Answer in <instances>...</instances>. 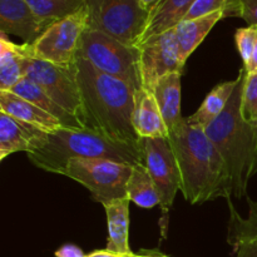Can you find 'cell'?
<instances>
[{"label":"cell","mask_w":257,"mask_h":257,"mask_svg":"<svg viewBox=\"0 0 257 257\" xmlns=\"http://www.w3.org/2000/svg\"><path fill=\"white\" fill-rule=\"evenodd\" d=\"M77 68L87 130L113 142L143 150V140L133 124L135 88L100 72L79 55Z\"/></svg>","instance_id":"cell-1"},{"label":"cell","mask_w":257,"mask_h":257,"mask_svg":"<svg viewBox=\"0 0 257 257\" xmlns=\"http://www.w3.org/2000/svg\"><path fill=\"white\" fill-rule=\"evenodd\" d=\"M181 177V192L191 205L232 196L227 166L202 128L186 118L168 135Z\"/></svg>","instance_id":"cell-2"},{"label":"cell","mask_w":257,"mask_h":257,"mask_svg":"<svg viewBox=\"0 0 257 257\" xmlns=\"http://www.w3.org/2000/svg\"><path fill=\"white\" fill-rule=\"evenodd\" d=\"M35 167L62 175L72 160H109L136 166L145 165L143 150L113 142L89 130H63L48 135L43 147L27 153Z\"/></svg>","instance_id":"cell-3"},{"label":"cell","mask_w":257,"mask_h":257,"mask_svg":"<svg viewBox=\"0 0 257 257\" xmlns=\"http://www.w3.org/2000/svg\"><path fill=\"white\" fill-rule=\"evenodd\" d=\"M246 73L245 68H241L237 87L225 110L205 130L227 166L235 197L246 196L248 181L252 178L253 125L246 122L241 114Z\"/></svg>","instance_id":"cell-4"},{"label":"cell","mask_w":257,"mask_h":257,"mask_svg":"<svg viewBox=\"0 0 257 257\" xmlns=\"http://www.w3.org/2000/svg\"><path fill=\"white\" fill-rule=\"evenodd\" d=\"M78 55L100 72L128 83L136 90L142 88L138 48L125 45L99 30L87 28L80 40Z\"/></svg>","instance_id":"cell-5"},{"label":"cell","mask_w":257,"mask_h":257,"mask_svg":"<svg viewBox=\"0 0 257 257\" xmlns=\"http://www.w3.org/2000/svg\"><path fill=\"white\" fill-rule=\"evenodd\" d=\"M88 29L99 30L120 43L138 48L150 13L140 0H84Z\"/></svg>","instance_id":"cell-6"},{"label":"cell","mask_w":257,"mask_h":257,"mask_svg":"<svg viewBox=\"0 0 257 257\" xmlns=\"http://www.w3.org/2000/svg\"><path fill=\"white\" fill-rule=\"evenodd\" d=\"M24 78L37 83L55 103L77 118L87 130L82 93L78 82L77 62L70 65H58L27 54L24 59Z\"/></svg>","instance_id":"cell-7"},{"label":"cell","mask_w":257,"mask_h":257,"mask_svg":"<svg viewBox=\"0 0 257 257\" xmlns=\"http://www.w3.org/2000/svg\"><path fill=\"white\" fill-rule=\"evenodd\" d=\"M133 166L109 160H72L62 176L84 186L92 200L102 205L127 197V182Z\"/></svg>","instance_id":"cell-8"},{"label":"cell","mask_w":257,"mask_h":257,"mask_svg":"<svg viewBox=\"0 0 257 257\" xmlns=\"http://www.w3.org/2000/svg\"><path fill=\"white\" fill-rule=\"evenodd\" d=\"M88 28V10L79 12L53 23L33 44H25L27 54L35 59L58 65L77 62L83 33Z\"/></svg>","instance_id":"cell-9"},{"label":"cell","mask_w":257,"mask_h":257,"mask_svg":"<svg viewBox=\"0 0 257 257\" xmlns=\"http://www.w3.org/2000/svg\"><path fill=\"white\" fill-rule=\"evenodd\" d=\"M145 166L152 177L160 196L162 216L160 220L162 238H166L168 228V215L172 210L176 195L181 190V177L177 162L167 138H145L143 140Z\"/></svg>","instance_id":"cell-10"},{"label":"cell","mask_w":257,"mask_h":257,"mask_svg":"<svg viewBox=\"0 0 257 257\" xmlns=\"http://www.w3.org/2000/svg\"><path fill=\"white\" fill-rule=\"evenodd\" d=\"M142 88L152 92L161 78L171 73L182 74L185 64L181 60L175 29L151 37L138 45Z\"/></svg>","instance_id":"cell-11"},{"label":"cell","mask_w":257,"mask_h":257,"mask_svg":"<svg viewBox=\"0 0 257 257\" xmlns=\"http://www.w3.org/2000/svg\"><path fill=\"white\" fill-rule=\"evenodd\" d=\"M35 15L27 0H0V32L33 44L49 28Z\"/></svg>","instance_id":"cell-12"},{"label":"cell","mask_w":257,"mask_h":257,"mask_svg":"<svg viewBox=\"0 0 257 257\" xmlns=\"http://www.w3.org/2000/svg\"><path fill=\"white\" fill-rule=\"evenodd\" d=\"M48 133L0 112V161L17 152L30 153L43 147Z\"/></svg>","instance_id":"cell-13"},{"label":"cell","mask_w":257,"mask_h":257,"mask_svg":"<svg viewBox=\"0 0 257 257\" xmlns=\"http://www.w3.org/2000/svg\"><path fill=\"white\" fill-rule=\"evenodd\" d=\"M248 215L242 217L228 198L227 242L236 257H257V202L248 200Z\"/></svg>","instance_id":"cell-14"},{"label":"cell","mask_w":257,"mask_h":257,"mask_svg":"<svg viewBox=\"0 0 257 257\" xmlns=\"http://www.w3.org/2000/svg\"><path fill=\"white\" fill-rule=\"evenodd\" d=\"M0 112L7 113L48 135L57 133L64 128L62 123L52 114L10 90H0Z\"/></svg>","instance_id":"cell-15"},{"label":"cell","mask_w":257,"mask_h":257,"mask_svg":"<svg viewBox=\"0 0 257 257\" xmlns=\"http://www.w3.org/2000/svg\"><path fill=\"white\" fill-rule=\"evenodd\" d=\"M133 124L136 132L145 138H168V128L163 120L156 98L145 88L136 90Z\"/></svg>","instance_id":"cell-16"},{"label":"cell","mask_w":257,"mask_h":257,"mask_svg":"<svg viewBox=\"0 0 257 257\" xmlns=\"http://www.w3.org/2000/svg\"><path fill=\"white\" fill-rule=\"evenodd\" d=\"M130 198H120L103 205L107 215V250L117 255L132 253L128 242L130 233Z\"/></svg>","instance_id":"cell-17"},{"label":"cell","mask_w":257,"mask_h":257,"mask_svg":"<svg viewBox=\"0 0 257 257\" xmlns=\"http://www.w3.org/2000/svg\"><path fill=\"white\" fill-rule=\"evenodd\" d=\"M221 19H225V13L216 12L196 19L182 20L175 28L181 60L183 64Z\"/></svg>","instance_id":"cell-18"},{"label":"cell","mask_w":257,"mask_h":257,"mask_svg":"<svg viewBox=\"0 0 257 257\" xmlns=\"http://www.w3.org/2000/svg\"><path fill=\"white\" fill-rule=\"evenodd\" d=\"M195 2L196 0H161L160 4L150 13L147 27L141 37L140 44L151 37L175 29L185 19Z\"/></svg>","instance_id":"cell-19"},{"label":"cell","mask_w":257,"mask_h":257,"mask_svg":"<svg viewBox=\"0 0 257 257\" xmlns=\"http://www.w3.org/2000/svg\"><path fill=\"white\" fill-rule=\"evenodd\" d=\"M181 73H171L158 80L152 93L161 110L168 133L175 130L183 117L181 114Z\"/></svg>","instance_id":"cell-20"},{"label":"cell","mask_w":257,"mask_h":257,"mask_svg":"<svg viewBox=\"0 0 257 257\" xmlns=\"http://www.w3.org/2000/svg\"><path fill=\"white\" fill-rule=\"evenodd\" d=\"M10 92H13L14 94L19 95V97L24 98L28 102L33 103L37 107H39L40 109L45 110L47 113L52 114L53 117L57 118L60 123L63 124V127L65 130H85L82 124H80L79 120L75 117H73L70 113H68L67 110L63 109L58 103H55L37 83H34L33 80L28 79V78H23L14 88H13Z\"/></svg>","instance_id":"cell-21"},{"label":"cell","mask_w":257,"mask_h":257,"mask_svg":"<svg viewBox=\"0 0 257 257\" xmlns=\"http://www.w3.org/2000/svg\"><path fill=\"white\" fill-rule=\"evenodd\" d=\"M25 44H15L0 35V90H12L24 78Z\"/></svg>","instance_id":"cell-22"},{"label":"cell","mask_w":257,"mask_h":257,"mask_svg":"<svg viewBox=\"0 0 257 257\" xmlns=\"http://www.w3.org/2000/svg\"><path fill=\"white\" fill-rule=\"evenodd\" d=\"M237 83L238 78H236L233 80H227V82L216 85L208 93L200 108L192 115L186 118L187 122L191 125L206 130L225 110L231 95L233 94L236 87H237Z\"/></svg>","instance_id":"cell-23"},{"label":"cell","mask_w":257,"mask_h":257,"mask_svg":"<svg viewBox=\"0 0 257 257\" xmlns=\"http://www.w3.org/2000/svg\"><path fill=\"white\" fill-rule=\"evenodd\" d=\"M125 191L131 202L140 207L150 210L160 205L157 188L145 165L133 166Z\"/></svg>","instance_id":"cell-24"},{"label":"cell","mask_w":257,"mask_h":257,"mask_svg":"<svg viewBox=\"0 0 257 257\" xmlns=\"http://www.w3.org/2000/svg\"><path fill=\"white\" fill-rule=\"evenodd\" d=\"M27 3L35 15L48 25L84 8V0H27Z\"/></svg>","instance_id":"cell-25"},{"label":"cell","mask_w":257,"mask_h":257,"mask_svg":"<svg viewBox=\"0 0 257 257\" xmlns=\"http://www.w3.org/2000/svg\"><path fill=\"white\" fill-rule=\"evenodd\" d=\"M241 114L250 124H257V72L246 73L243 82Z\"/></svg>","instance_id":"cell-26"},{"label":"cell","mask_w":257,"mask_h":257,"mask_svg":"<svg viewBox=\"0 0 257 257\" xmlns=\"http://www.w3.org/2000/svg\"><path fill=\"white\" fill-rule=\"evenodd\" d=\"M256 27L238 28L235 33V42L237 47L240 57L243 62V68L247 69L250 67L251 59H252L253 49L256 43Z\"/></svg>","instance_id":"cell-27"},{"label":"cell","mask_w":257,"mask_h":257,"mask_svg":"<svg viewBox=\"0 0 257 257\" xmlns=\"http://www.w3.org/2000/svg\"><path fill=\"white\" fill-rule=\"evenodd\" d=\"M228 17L241 18L248 27L257 25V0H230L225 10V18Z\"/></svg>","instance_id":"cell-28"},{"label":"cell","mask_w":257,"mask_h":257,"mask_svg":"<svg viewBox=\"0 0 257 257\" xmlns=\"http://www.w3.org/2000/svg\"><path fill=\"white\" fill-rule=\"evenodd\" d=\"M228 3L230 0H196L183 20L196 19V18L205 17V15L212 14L216 12L225 13L226 8L228 7Z\"/></svg>","instance_id":"cell-29"},{"label":"cell","mask_w":257,"mask_h":257,"mask_svg":"<svg viewBox=\"0 0 257 257\" xmlns=\"http://www.w3.org/2000/svg\"><path fill=\"white\" fill-rule=\"evenodd\" d=\"M55 257H87V255L78 246L68 243L55 251Z\"/></svg>","instance_id":"cell-30"},{"label":"cell","mask_w":257,"mask_h":257,"mask_svg":"<svg viewBox=\"0 0 257 257\" xmlns=\"http://www.w3.org/2000/svg\"><path fill=\"white\" fill-rule=\"evenodd\" d=\"M120 257H168L158 250H142L138 253H128V255H122Z\"/></svg>","instance_id":"cell-31"},{"label":"cell","mask_w":257,"mask_h":257,"mask_svg":"<svg viewBox=\"0 0 257 257\" xmlns=\"http://www.w3.org/2000/svg\"><path fill=\"white\" fill-rule=\"evenodd\" d=\"M257 173V124L253 125V158H252V177Z\"/></svg>","instance_id":"cell-32"},{"label":"cell","mask_w":257,"mask_h":257,"mask_svg":"<svg viewBox=\"0 0 257 257\" xmlns=\"http://www.w3.org/2000/svg\"><path fill=\"white\" fill-rule=\"evenodd\" d=\"M256 27V32H257V25ZM246 72L251 73V72H257V34H256V43H255V49H253V54H252V59H251L250 67L246 69Z\"/></svg>","instance_id":"cell-33"},{"label":"cell","mask_w":257,"mask_h":257,"mask_svg":"<svg viewBox=\"0 0 257 257\" xmlns=\"http://www.w3.org/2000/svg\"><path fill=\"white\" fill-rule=\"evenodd\" d=\"M141 5L145 10H147L148 13L152 12L156 7L161 3V0H140Z\"/></svg>","instance_id":"cell-34"},{"label":"cell","mask_w":257,"mask_h":257,"mask_svg":"<svg viewBox=\"0 0 257 257\" xmlns=\"http://www.w3.org/2000/svg\"><path fill=\"white\" fill-rule=\"evenodd\" d=\"M87 257H120V256L117 255V253H114V252H110V251H108L107 248H105V250L94 251V252L87 255Z\"/></svg>","instance_id":"cell-35"}]
</instances>
